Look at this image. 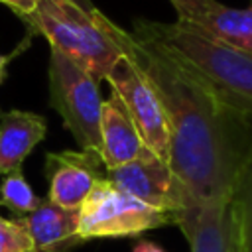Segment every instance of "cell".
Wrapping results in <instances>:
<instances>
[{
	"label": "cell",
	"mask_w": 252,
	"mask_h": 252,
	"mask_svg": "<svg viewBox=\"0 0 252 252\" xmlns=\"http://www.w3.org/2000/svg\"><path fill=\"white\" fill-rule=\"evenodd\" d=\"M6 65H8V57L0 55V85H2L4 79H6Z\"/></svg>",
	"instance_id": "44dd1931"
},
{
	"label": "cell",
	"mask_w": 252,
	"mask_h": 252,
	"mask_svg": "<svg viewBox=\"0 0 252 252\" xmlns=\"http://www.w3.org/2000/svg\"><path fill=\"white\" fill-rule=\"evenodd\" d=\"M96 16L156 89L169 124V167L197 203L230 201L252 146V120L154 39Z\"/></svg>",
	"instance_id": "6da1fadb"
},
{
	"label": "cell",
	"mask_w": 252,
	"mask_h": 252,
	"mask_svg": "<svg viewBox=\"0 0 252 252\" xmlns=\"http://www.w3.org/2000/svg\"><path fill=\"white\" fill-rule=\"evenodd\" d=\"M49 106L61 116L81 150L100 154L102 96L98 81L69 57L49 47Z\"/></svg>",
	"instance_id": "277c9868"
},
{
	"label": "cell",
	"mask_w": 252,
	"mask_h": 252,
	"mask_svg": "<svg viewBox=\"0 0 252 252\" xmlns=\"http://www.w3.org/2000/svg\"><path fill=\"white\" fill-rule=\"evenodd\" d=\"M96 10L85 12L71 0H39L24 22L41 33L53 49L83 67L96 81H104L122 57V49L100 24Z\"/></svg>",
	"instance_id": "3957f363"
},
{
	"label": "cell",
	"mask_w": 252,
	"mask_h": 252,
	"mask_svg": "<svg viewBox=\"0 0 252 252\" xmlns=\"http://www.w3.org/2000/svg\"><path fill=\"white\" fill-rule=\"evenodd\" d=\"M132 32L165 47L205 79L232 108L252 120V55L187 22L134 18Z\"/></svg>",
	"instance_id": "7a4b0ae2"
},
{
	"label": "cell",
	"mask_w": 252,
	"mask_h": 252,
	"mask_svg": "<svg viewBox=\"0 0 252 252\" xmlns=\"http://www.w3.org/2000/svg\"><path fill=\"white\" fill-rule=\"evenodd\" d=\"M211 2L213 0H169V4L177 12V20L189 22V24L197 22L205 14V10L209 8Z\"/></svg>",
	"instance_id": "e0dca14e"
},
{
	"label": "cell",
	"mask_w": 252,
	"mask_h": 252,
	"mask_svg": "<svg viewBox=\"0 0 252 252\" xmlns=\"http://www.w3.org/2000/svg\"><path fill=\"white\" fill-rule=\"evenodd\" d=\"M0 252H35L32 236L18 219L0 217Z\"/></svg>",
	"instance_id": "2e32d148"
},
{
	"label": "cell",
	"mask_w": 252,
	"mask_h": 252,
	"mask_svg": "<svg viewBox=\"0 0 252 252\" xmlns=\"http://www.w3.org/2000/svg\"><path fill=\"white\" fill-rule=\"evenodd\" d=\"M191 252H240L238 224L230 201L197 203L193 199L175 215Z\"/></svg>",
	"instance_id": "9c48e42d"
},
{
	"label": "cell",
	"mask_w": 252,
	"mask_h": 252,
	"mask_svg": "<svg viewBox=\"0 0 252 252\" xmlns=\"http://www.w3.org/2000/svg\"><path fill=\"white\" fill-rule=\"evenodd\" d=\"M106 179L126 195L152 209L169 213L173 219L191 199L185 187L173 175L169 163L148 148H144L142 154L132 161L106 169Z\"/></svg>",
	"instance_id": "52a82bcc"
},
{
	"label": "cell",
	"mask_w": 252,
	"mask_h": 252,
	"mask_svg": "<svg viewBox=\"0 0 252 252\" xmlns=\"http://www.w3.org/2000/svg\"><path fill=\"white\" fill-rule=\"evenodd\" d=\"M41 199L35 195L32 185L26 181L22 169L4 175L2 185H0V205L12 211L14 215L26 217L33 213L39 207Z\"/></svg>",
	"instance_id": "9a60e30c"
},
{
	"label": "cell",
	"mask_w": 252,
	"mask_h": 252,
	"mask_svg": "<svg viewBox=\"0 0 252 252\" xmlns=\"http://www.w3.org/2000/svg\"><path fill=\"white\" fill-rule=\"evenodd\" d=\"M230 205L238 224L240 252H252V146L238 171L230 195Z\"/></svg>",
	"instance_id": "5bb4252c"
},
{
	"label": "cell",
	"mask_w": 252,
	"mask_h": 252,
	"mask_svg": "<svg viewBox=\"0 0 252 252\" xmlns=\"http://www.w3.org/2000/svg\"><path fill=\"white\" fill-rule=\"evenodd\" d=\"M47 120L28 110H6L0 114V173L8 175L22 169L24 159L43 142Z\"/></svg>",
	"instance_id": "7c38bea8"
},
{
	"label": "cell",
	"mask_w": 252,
	"mask_h": 252,
	"mask_svg": "<svg viewBox=\"0 0 252 252\" xmlns=\"http://www.w3.org/2000/svg\"><path fill=\"white\" fill-rule=\"evenodd\" d=\"M191 26H197L222 43L252 55V4L246 8H232L213 0L205 14Z\"/></svg>",
	"instance_id": "4fadbf2b"
},
{
	"label": "cell",
	"mask_w": 252,
	"mask_h": 252,
	"mask_svg": "<svg viewBox=\"0 0 252 252\" xmlns=\"http://www.w3.org/2000/svg\"><path fill=\"white\" fill-rule=\"evenodd\" d=\"M0 2L6 4L10 10H14L24 20V18H28L35 10V6H37L39 0H0Z\"/></svg>",
	"instance_id": "ac0fdd59"
},
{
	"label": "cell",
	"mask_w": 252,
	"mask_h": 252,
	"mask_svg": "<svg viewBox=\"0 0 252 252\" xmlns=\"http://www.w3.org/2000/svg\"><path fill=\"white\" fill-rule=\"evenodd\" d=\"M104 81H108L112 93L118 94V98L126 106L130 118L134 120L140 132L144 146L169 163L167 116L156 89L150 85L146 75L138 69V65L130 57L122 53V57L114 63V67L110 69Z\"/></svg>",
	"instance_id": "8992f818"
},
{
	"label": "cell",
	"mask_w": 252,
	"mask_h": 252,
	"mask_svg": "<svg viewBox=\"0 0 252 252\" xmlns=\"http://www.w3.org/2000/svg\"><path fill=\"white\" fill-rule=\"evenodd\" d=\"M132 252H165L159 244L152 242V240H138L132 248Z\"/></svg>",
	"instance_id": "d6986e66"
},
{
	"label": "cell",
	"mask_w": 252,
	"mask_h": 252,
	"mask_svg": "<svg viewBox=\"0 0 252 252\" xmlns=\"http://www.w3.org/2000/svg\"><path fill=\"white\" fill-rule=\"evenodd\" d=\"M0 114H2V110H0Z\"/></svg>",
	"instance_id": "7402d4cb"
},
{
	"label": "cell",
	"mask_w": 252,
	"mask_h": 252,
	"mask_svg": "<svg viewBox=\"0 0 252 252\" xmlns=\"http://www.w3.org/2000/svg\"><path fill=\"white\" fill-rule=\"evenodd\" d=\"M71 2L77 4L79 8H83L85 12H94V10H96V6H94L91 0H71Z\"/></svg>",
	"instance_id": "ffe728a7"
},
{
	"label": "cell",
	"mask_w": 252,
	"mask_h": 252,
	"mask_svg": "<svg viewBox=\"0 0 252 252\" xmlns=\"http://www.w3.org/2000/svg\"><path fill=\"white\" fill-rule=\"evenodd\" d=\"M45 177L49 181V201L65 209H81L96 181L106 177V167L98 152H49L45 154Z\"/></svg>",
	"instance_id": "ba28073f"
},
{
	"label": "cell",
	"mask_w": 252,
	"mask_h": 252,
	"mask_svg": "<svg viewBox=\"0 0 252 252\" xmlns=\"http://www.w3.org/2000/svg\"><path fill=\"white\" fill-rule=\"evenodd\" d=\"M18 220L32 236L35 252H71L85 244L79 234L81 211L59 207L47 197L41 199L33 213Z\"/></svg>",
	"instance_id": "30bf717a"
},
{
	"label": "cell",
	"mask_w": 252,
	"mask_h": 252,
	"mask_svg": "<svg viewBox=\"0 0 252 252\" xmlns=\"http://www.w3.org/2000/svg\"><path fill=\"white\" fill-rule=\"evenodd\" d=\"M79 211V234L85 242L93 238L136 236L165 224H175L173 215L152 209L126 195L106 177L96 181Z\"/></svg>",
	"instance_id": "5b68a950"
},
{
	"label": "cell",
	"mask_w": 252,
	"mask_h": 252,
	"mask_svg": "<svg viewBox=\"0 0 252 252\" xmlns=\"http://www.w3.org/2000/svg\"><path fill=\"white\" fill-rule=\"evenodd\" d=\"M140 132L118 94H110L100 110V158L106 169L120 167L144 150Z\"/></svg>",
	"instance_id": "8fae6325"
}]
</instances>
